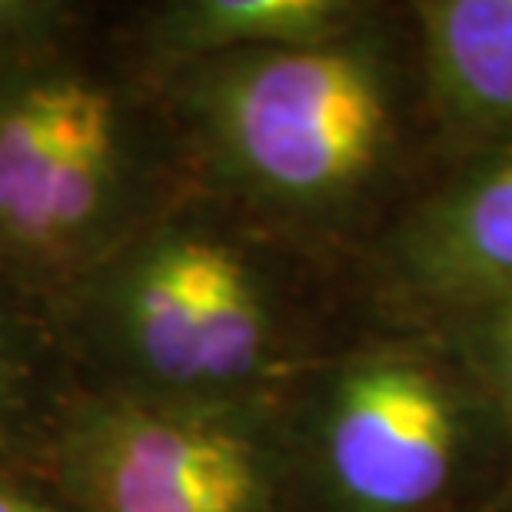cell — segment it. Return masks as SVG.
I'll list each match as a JSON object with an SVG mask.
<instances>
[{"mask_svg":"<svg viewBox=\"0 0 512 512\" xmlns=\"http://www.w3.org/2000/svg\"><path fill=\"white\" fill-rule=\"evenodd\" d=\"M190 183L346 276L439 167L406 0L343 37L157 84Z\"/></svg>","mask_w":512,"mask_h":512,"instance_id":"obj_1","label":"cell"},{"mask_svg":"<svg viewBox=\"0 0 512 512\" xmlns=\"http://www.w3.org/2000/svg\"><path fill=\"white\" fill-rule=\"evenodd\" d=\"M80 386L163 403H286L366 316L350 276L190 187L50 303Z\"/></svg>","mask_w":512,"mask_h":512,"instance_id":"obj_2","label":"cell"},{"mask_svg":"<svg viewBox=\"0 0 512 512\" xmlns=\"http://www.w3.org/2000/svg\"><path fill=\"white\" fill-rule=\"evenodd\" d=\"M104 24L0 74V273L47 306L190 187L160 90Z\"/></svg>","mask_w":512,"mask_h":512,"instance_id":"obj_3","label":"cell"},{"mask_svg":"<svg viewBox=\"0 0 512 512\" xmlns=\"http://www.w3.org/2000/svg\"><path fill=\"white\" fill-rule=\"evenodd\" d=\"M280 512H466L512 496V446L443 336L366 326L283 406Z\"/></svg>","mask_w":512,"mask_h":512,"instance_id":"obj_4","label":"cell"},{"mask_svg":"<svg viewBox=\"0 0 512 512\" xmlns=\"http://www.w3.org/2000/svg\"><path fill=\"white\" fill-rule=\"evenodd\" d=\"M283 406L163 403L80 386L47 486L74 512H280Z\"/></svg>","mask_w":512,"mask_h":512,"instance_id":"obj_5","label":"cell"},{"mask_svg":"<svg viewBox=\"0 0 512 512\" xmlns=\"http://www.w3.org/2000/svg\"><path fill=\"white\" fill-rule=\"evenodd\" d=\"M370 326L443 330L512 290V133L439 160L356 260Z\"/></svg>","mask_w":512,"mask_h":512,"instance_id":"obj_6","label":"cell"},{"mask_svg":"<svg viewBox=\"0 0 512 512\" xmlns=\"http://www.w3.org/2000/svg\"><path fill=\"white\" fill-rule=\"evenodd\" d=\"M376 7L380 0H153L110 17V37L157 87L207 60L343 37Z\"/></svg>","mask_w":512,"mask_h":512,"instance_id":"obj_7","label":"cell"},{"mask_svg":"<svg viewBox=\"0 0 512 512\" xmlns=\"http://www.w3.org/2000/svg\"><path fill=\"white\" fill-rule=\"evenodd\" d=\"M439 160L512 133V0H406Z\"/></svg>","mask_w":512,"mask_h":512,"instance_id":"obj_8","label":"cell"},{"mask_svg":"<svg viewBox=\"0 0 512 512\" xmlns=\"http://www.w3.org/2000/svg\"><path fill=\"white\" fill-rule=\"evenodd\" d=\"M80 380L54 310L0 273V476L44 479Z\"/></svg>","mask_w":512,"mask_h":512,"instance_id":"obj_9","label":"cell"},{"mask_svg":"<svg viewBox=\"0 0 512 512\" xmlns=\"http://www.w3.org/2000/svg\"><path fill=\"white\" fill-rule=\"evenodd\" d=\"M433 333L453 346L459 363L489 399L512 446V290L473 306Z\"/></svg>","mask_w":512,"mask_h":512,"instance_id":"obj_10","label":"cell"},{"mask_svg":"<svg viewBox=\"0 0 512 512\" xmlns=\"http://www.w3.org/2000/svg\"><path fill=\"white\" fill-rule=\"evenodd\" d=\"M104 7L74 0H0V74L90 34Z\"/></svg>","mask_w":512,"mask_h":512,"instance_id":"obj_11","label":"cell"},{"mask_svg":"<svg viewBox=\"0 0 512 512\" xmlns=\"http://www.w3.org/2000/svg\"><path fill=\"white\" fill-rule=\"evenodd\" d=\"M0 512H74L44 479L0 476Z\"/></svg>","mask_w":512,"mask_h":512,"instance_id":"obj_12","label":"cell"},{"mask_svg":"<svg viewBox=\"0 0 512 512\" xmlns=\"http://www.w3.org/2000/svg\"><path fill=\"white\" fill-rule=\"evenodd\" d=\"M466 512H512V496H506V499H496V503H489V506L466 509Z\"/></svg>","mask_w":512,"mask_h":512,"instance_id":"obj_13","label":"cell"}]
</instances>
